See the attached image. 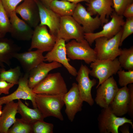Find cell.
<instances>
[{"instance_id":"4dcf8cb0","label":"cell","mask_w":133,"mask_h":133,"mask_svg":"<svg viewBox=\"0 0 133 133\" xmlns=\"http://www.w3.org/2000/svg\"><path fill=\"white\" fill-rule=\"evenodd\" d=\"M33 133H53V125L46 122L44 120H38L32 125Z\"/></svg>"},{"instance_id":"74e56055","label":"cell","mask_w":133,"mask_h":133,"mask_svg":"<svg viewBox=\"0 0 133 133\" xmlns=\"http://www.w3.org/2000/svg\"><path fill=\"white\" fill-rule=\"evenodd\" d=\"M122 15L126 18L133 17V3L130 4L126 8Z\"/></svg>"},{"instance_id":"f1b7e54d","label":"cell","mask_w":133,"mask_h":133,"mask_svg":"<svg viewBox=\"0 0 133 133\" xmlns=\"http://www.w3.org/2000/svg\"><path fill=\"white\" fill-rule=\"evenodd\" d=\"M13 126L8 130L7 133H33L32 125L21 118H16Z\"/></svg>"},{"instance_id":"836d02e7","label":"cell","mask_w":133,"mask_h":133,"mask_svg":"<svg viewBox=\"0 0 133 133\" xmlns=\"http://www.w3.org/2000/svg\"><path fill=\"white\" fill-rule=\"evenodd\" d=\"M113 1L114 11L118 15L121 16L126 8L133 3V0H113Z\"/></svg>"},{"instance_id":"d6986e66","label":"cell","mask_w":133,"mask_h":133,"mask_svg":"<svg viewBox=\"0 0 133 133\" xmlns=\"http://www.w3.org/2000/svg\"><path fill=\"white\" fill-rule=\"evenodd\" d=\"M87 3V11L92 16L98 15L102 25L109 21L114 11L113 0H91Z\"/></svg>"},{"instance_id":"e575fe53","label":"cell","mask_w":133,"mask_h":133,"mask_svg":"<svg viewBox=\"0 0 133 133\" xmlns=\"http://www.w3.org/2000/svg\"><path fill=\"white\" fill-rule=\"evenodd\" d=\"M7 13L9 17L10 14L15 12L17 5L24 0H0Z\"/></svg>"},{"instance_id":"8d00e7d4","label":"cell","mask_w":133,"mask_h":133,"mask_svg":"<svg viewBox=\"0 0 133 133\" xmlns=\"http://www.w3.org/2000/svg\"><path fill=\"white\" fill-rule=\"evenodd\" d=\"M15 85L14 83L0 80V95L2 94H8L10 89Z\"/></svg>"},{"instance_id":"4fadbf2b","label":"cell","mask_w":133,"mask_h":133,"mask_svg":"<svg viewBox=\"0 0 133 133\" xmlns=\"http://www.w3.org/2000/svg\"><path fill=\"white\" fill-rule=\"evenodd\" d=\"M95 101L101 108L109 106L119 89L117 83L112 76L102 83L97 88Z\"/></svg>"},{"instance_id":"ee69618b","label":"cell","mask_w":133,"mask_h":133,"mask_svg":"<svg viewBox=\"0 0 133 133\" xmlns=\"http://www.w3.org/2000/svg\"><path fill=\"white\" fill-rule=\"evenodd\" d=\"M2 105H1L0 104V109H2Z\"/></svg>"},{"instance_id":"44dd1931","label":"cell","mask_w":133,"mask_h":133,"mask_svg":"<svg viewBox=\"0 0 133 133\" xmlns=\"http://www.w3.org/2000/svg\"><path fill=\"white\" fill-rule=\"evenodd\" d=\"M62 66L61 64L55 62L48 63L44 62L40 63L29 72L28 79L29 87L33 89L47 76L50 71Z\"/></svg>"},{"instance_id":"5b68a950","label":"cell","mask_w":133,"mask_h":133,"mask_svg":"<svg viewBox=\"0 0 133 133\" xmlns=\"http://www.w3.org/2000/svg\"><path fill=\"white\" fill-rule=\"evenodd\" d=\"M67 56L72 60L83 61L90 64L97 59L95 52L85 39L80 42L72 39L66 44Z\"/></svg>"},{"instance_id":"bcb514c9","label":"cell","mask_w":133,"mask_h":133,"mask_svg":"<svg viewBox=\"0 0 133 133\" xmlns=\"http://www.w3.org/2000/svg\"></svg>"},{"instance_id":"ab89813d","label":"cell","mask_w":133,"mask_h":133,"mask_svg":"<svg viewBox=\"0 0 133 133\" xmlns=\"http://www.w3.org/2000/svg\"><path fill=\"white\" fill-rule=\"evenodd\" d=\"M46 7L49 8L50 4L53 0H39Z\"/></svg>"},{"instance_id":"f6af8a7d","label":"cell","mask_w":133,"mask_h":133,"mask_svg":"<svg viewBox=\"0 0 133 133\" xmlns=\"http://www.w3.org/2000/svg\"><path fill=\"white\" fill-rule=\"evenodd\" d=\"M1 68L0 67V69Z\"/></svg>"},{"instance_id":"ba28073f","label":"cell","mask_w":133,"mask_h":133,"mask_svg":"<svg viewBox=\"0 0 133 133\" xmlns=\"http://www.w3.org/2000/svg\"><path fill=\"white\" fill-rule=\"evenodd\" d=\"M123 17L118 15L114 11L110 17L111 20L105 23L101 30L95 33H84V39L91 46L97 38L105 37L110 38L112 37L122 29L125 22Z\"/></svg>"},{"instance_id":"7402d4cb","label":"cell","mask_w":133,"mask_h":133,"mask_svg":"<svg viewBox=\"0 0 133 133\" xmlns=\"http://www.w3.org/2000/svg\"><path fill=\"white\" fill-rule=\"evenodd\" d=\"M129 93L127 86L119 88L109 106L117 116L121 117L127 113Z\"/></svg>"},{"instance_id":"83f0119b","label":"cell","mask_w":133,"mask_h":133,"mask_svg":"<svg viewBox=\"0 0 133 133\" xmlns=\"http://www.w3.org/2000/svg\"><path fill=\"white\" fill-rule=\"evenodd\" d=\"M118 58L121 67L127 70H133V47L121 49Z\"/></svg>"},{"instance_id":"8fae6325","label":"cell","mask_w":133,"mask_h":133,"mask_svg":"<svg viewBox=\"0 0 133 133\" xmlns=\"http://www.w3.org/2000/svg\"><path fill=\"white\" fill-rule=\"evenodd\" d=\"M28 72L25 73L21 76L18 81L17 89L11 94L0 97V103L1 105L6 104L14 100L21 99L31 101L34 108H37L35 101L36 94L33 91L28 84Z\"/></svg>"},{"instance_id":"6da1fadb","label":"cell","mask_w":133,"mask_h":133,"mask_svg":"<svg viewBox=\"0 0 133 133\" xmlns=\"http://www.w3.org/2000/svg\"><path fill=\"white\" fill-rule=\"evenodd\" d=\"M64 94H36L35 101L37 108L44 118L53 116L61 121L64 120L61 110L65 105Z\"/></svg>"},{"instance_id":"7a4b0ae2","label":"cell","mask_w":133,"mask_h":133,"mask_svg":"<svg viewBox=\"0 0 133 133\" xmlns=\"http://www.w3.org/2000/svg\"><path fill=\"white\" fill-rule=\"evenodd\" d=\"M122 30V29L111 38L101 37L95 40V45L94 49L97 59L113 60L119 56L121 50L119 47Z\"/></svg>"},{"instance_id":"30bf717a","label":"cell","mask_w":133,"mask_h":133,"mask_svg":"<svg viewBox=\"0 0 133 133\" xmlns=\"http://www.w3.org/2000/svg\"><path fill=\"white\" fill-rule=\"evenodd\" d=\"M90 70L87 66L82 64L77 72L76 80L78 83L80 95L83 101L92 106L94 104V100L92 96L91 89L96 85L97 81L94 79L91 80L89 78Z\"/></svg>"},{"instance_id":"cb8c5ba5","label":"cell","mask_w":133,"mask_h":133,"mask_svg":"<svg viewBox=\"0 0 133 133\" xmlns=\"http://www.w3.org/2000/svg\"><path fill=\"white\" fill-rule=\"evenodd\" d=\"M17 107V102L13 101L5 104L0 117V133H7L9 129L16 121Z\"/></svg>"},{"instance_id":"8992f818","label":"cell","mask_w":133,"mask_h":133,"mask_svg":"<svg viewBox=\"0 0 133 133\" xmlns=\"http://www.w3.org/2000/svg\"><path fill=\"white\" fill-rule=\"evenodd\" d=\"M90 67L89 74L99 80L96 88L122 68L117 58L113 60L96 59L90 64Z\"/></svg>"},{"instance_id":"484cf974","label":"cell","mask_w":133,"mask_h":133,"mask_svg":"<svg viewBox=\"0 0 133 133\" xmlns=\"http://www.w3.org/2000/svg\"><path fill=\"white\" fill-rule=\"evenodd\" d=\"M77 4L62 0H53L49 8L61 17L72 16Z\"/></svg>"},{"instance_id":"f546056e","label":"cell","mask_w":133,"mask_h":133,"mask_svg":"<svg viewBox=\"0 0 133 133\" xmlns=\"http://www.w3.org/2000/svg\"><path fill=\"white\" fill-rule=\"evenodd\" d=\"M9 17L0 0V33L5 35L10 32L11 29Z\"/></svg>"},{"instance_id":"7bdbcfd3","label":"cell","mask_w":133,"mask_h":133,"mask_svg":"<svg viewBox=\"0 0 133 133\" xmlns=\"http://www.w3.org/2000/svg\"><path fill=\"white\" fill-rule=\"evenodd\" d=\"M1 109H0V117L1 116L2 113V110H1Z\"/></svg>"},{"instance_id":"9c48e42d","label":"cell","mask_w":133,"mask_h":133,"mask_svg":"<svg viewBox=\"0 0 133 133\" xmlns=\"http://www.w3.org/2000/svg\"><path fill=\"white\" fill-rule=\"evenodd\" d=\"M57 38L49 32L47 26L39 25L34 28L28 50L36 49L44 52L49 51L54 46Z\"/></svg>"},{"instance_id":"2e32d148","label":"cell","mask_w":133,"mask_h":133,"mask_svg":"<svg viewBox=\"0 0 133 133\" xmlns=\"http://www.w3.org/2000/svg\"><path fill=\"white\" fill-rule=\"evenodd\" d=\"M39 11L40 25H45L49 33L57 37L59 32L61 17L50 9L44 5L39 0H34Z\"/></svg>"},{"instance_id":"3957f363","label":"cell","mask_w":133,"mask_h":133,"mask_svg":"<svg viewBox=\"0 0 133 133\" xmlns=\"http://www.w3.org/2000/svg\"><path fill=\"white\" fill-rule=\"evenodd\" d=\"M32 89L36 94L51 95L64 94L68 91L65 81L59 72L49 74Z\"/></svg>"},{"instance_id":"b9f144b4","label":"cell","mask_w":133,"mask_h":133,"mask_svg":"<svg viewBox=\"0 0 133 133\" xmlns=\"http://www.w3.org/2000/svg\"><path fill=\"white\" fill-rule=\"evenodd\" d=\"M5 35L0 33V40L5 37Z\"/></svg>"},{"instance_id":"60d3db41","label":"cell","mask_w":133,"mask_h":133,"mask_svg":"<svg viewBox=\"0 0 133 133\" xmlns=\"http://www.w3.org/2000/svg\"><path fill=\"white\" fill-rule=\"evenodd\" d=\"M67 1L71 2L77 4L81 2L85 1L87 2H88L89 0H62Z\"/></svg>"},{"instance_id":"603a6c76","label":"cell","mask_w":133,"mask_h":133,"mask_svg":"<svg viewBox=\"0 0 133 133\" xmlns=\"http://www.w3.org/2000/svg\"><path fill=\"white\" fill-rule=\"evenodd\" d=\"M21 47L11 39L3 38L0 40V67L5 68V64L10 66L11 60Z\"/></svg>"},{"instance_id":"277c9868","label":"cell","mask_w":133,"mask_h":133,"mask_svg":"<svg viewBox=\"0 0 133 133\" xmlns=\"http://www.w3.org/2000/svg\"><path fill=\"white\" fill-rule=\"evenodd\" d=\"M132 119L125 117L117 116L109 106L102 108L98 118V127L101 133H118L119 127L125 123L129 124L133 128Z\"/></svg>"},{"instance_id":"d6a6232c","label":"cell","mask_w":133,"mask_h":133,"mask_svg":"<svg viewBox=\"0 0 133 133\" xmlns=\"http://www.w3.org/2000/svg\"><path fill=\"white\" fill-rule=\"evenodd\" d=\"M133 33V17L126 18L122 28L120 46L124 41Z\"/></svg>"},{"instance_id":"f35d334b","label":"cell","mask_w":133,"mask_h":133,"mask_svg":"<svg viewBox=\"0 0 133 133\" xmlns=\"http://www.w3.org/2000/svg\"><path fill=\"white\" fill-rule=\"evenodd\" d=\"M128 123H125L121 126L119 128L120 131L122 133H130L129 126Z\"/></svg>"},{"instance_id":"ac0fdd59","label":"cell","mask_w":133,"mask_h":133,"mask_svg":"<svg viewBox=\"0 0 133 133\" xmlns=\"http://www.w3.org/2000/svg\"><path fill=\"white\" fill-rule=\"evenodd\" d=\"M11 27L9 33L16 40L29 41L31 39L34 30L24 21L19 18L15 12L9 16Z\"/></svg>"},{"instance_id":"7c38bea8","label":"cell","mask_w":133,"mask_h":133,"mask_svg":"<svg viewBox=\"0 0 133 133\" xmlns=\"http://www.w3.org/2000/svg\"><path fill=\"white\" fill-rule=\"evenodd\" d=\"M65 42L63 39L57 38L53 48L45 56L44 61L49 63L55 62L59 63L66 68L70 74L75 77L77 71L76 68L69 64V59L67 57Z\"/></svg>"},{"instance_id":"d590c367","label":"cell","mask_w":133,"mask_h":133,"mask_svg":"<svg viewBox=\"0 0 133 133\" xmlns=\"http://www.w3.org/2000/svg\"><path fill=\"white\" fill-rule=\"evenodd\" d=\"M129 96L128 107L127 113L131 117H133V84H128Z\"/></svg>"},{"instance_id":"e0dca14e","label":"cell","mask_w":133,"mask_h":133,"mask_svg":"<svg viewBox=\"0 0 133 133\" xmlns=\"http://www.w3.org/2000/svg\"><path fill=\"white\" fill-rule=\"evenodd\" d=\"M16 8L15 12L26 23L34 28L39 25L40 19L38 6L34 0H24Z\"/></svg>"},{"instance_id":"ffe728a7","label":"cell","mask_w":133,"mask_h":133,"mask_svg":"<svg viewBox=\"0 0 133 133\" xmlns=\"http://www.w3.org/2000/svg\"><path fill=\"white\" fill-rule=\"evenodd\" d=\"M44 52L37 49L34 51L28 50L15 54L14 58L19 62L25 73H29L33 69L45 61Z\"/></svg>"},{"instance_id":"9a60e30c","label":"cell","mask_w":133,"mask_h":133,"mask_svg":"<svg viewBox=\"0 0 133 133\" xmlns=\"http://www.w3.org/2000/svg\"><path fill=\"white\" fill-rule=\"evenodd\" d=\"M66 106L65 112L67 117L72 122L76 114L81 111L83 102L80 95L77 84L73 83L71 88L64 96Z\"/></svg>"},{"instance_id":"d4e9b609","label":"cell","mask_w":133,"mask_h":133,"mask_svg":"<svg viewBox=\"0 0 133 133\" xmlns=\"http://www.w3.org/2000/svg\"><path fill=\"white\" fill-rule=\"evenodd\" d=\"M17 112L21 115V118L27 122L32 125L35 122L44 120L43 118L37 108L31 109L28 107L20 100H18Z\"/></svg>"},{"instance_id":"5bb4252c","label":"cell","mask_w":133,"mask_h":133,"mask_svg":"<svg viewBox=\"0 0 133 133\" xmlns=\"http://www.w3.org/2000/svg\"><path fill=\"white\" fill-rule=\"evenodd\" d=\"M72 16L82 27L84 33L94 32L101 25L99 16L93 17L86 9L80 3H77Z\"/></svg>"},{"instance_id":"1f68e13d","label":"cell","mask_w":133,"mask_h":133,"mask_svg":"<svg viewBox=\"0 0 133 133\" xmlns=\"http://www.w3.org/2000/svg\"><path fill=\"white\" fill-rule=\"evenodd\" d=\"M118 77V83L121 87L127 86L133 83V70L125 71L121 69L117 72Z\"/></svg>"},{"instance_id":"52a82bcc","label":"cell","mask_w":133,"mask_h":133,"mask_svg":"<svg viewBox=\"0 0 133 133\" xmlns=\"http://www.w3.org/2000/svg\"><path fill=\"white\" fill-rule=\"evenodd\" d=\"M84 33L82 26L72 16L61 17L57 38L62 39L67 42L71 39L80 42L85 39Z\"/></svg>"},{"instance_id":"4316f807","label":"cell","mask_w":133,"mask_h":133,"mask_svg":"<svg viewBox=\"0 0 133 133\" xmlns=\"http://www.w3.org/2000/svg\"><path fill=\"white\" fill-rule=\"evenodd\" d=\"M21 74L20 68L19 66L11 68L8 70H6L4 68H1L0 70V80L18 84Z\"/></svg>"}]
</instances>
